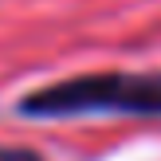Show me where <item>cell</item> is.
<instances>
[{
    "label": "cell",
    "instance_id": "obj_1",
    "mask_svg": "<svg viewBox=\"0 0 161 161\" xmlns=\"http://www.w3.org/2000/svg\"><path fill=\"white\" fill-rule=\"evenodd\" d=\"M16 110L28 118H79V114H134L161 118V71H102L24 94Z\"/></svg>",
    "mask_w": 161,
    "mask_h": 161
},
{
    "label": "cell",
    "instance_id": "obj_2",
    "mask_svg": "<svg viewBox=\"0 0 161 161\" xmlns=\"http://www.w3.org/2000/svg\"><path fill=\"white\" fill-rule=\"evenodd\" d=\"M0 161H43V157L28 146H0Z\"/></svg>",
    "mask_w": 161,
    "mask_h": 161
}]
</instances>
